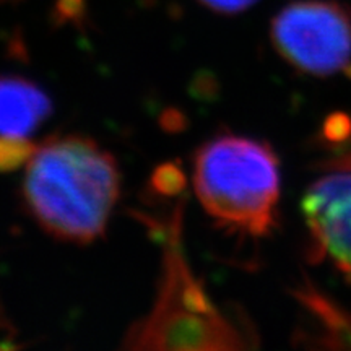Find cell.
Returning <instances> with one entry per match:
<instances>
[{"instance_id":"obj_1","label":"cell","mask_w":351,"mask_h":351,"mask_svg":"<svg viewBox=\"0 0 351 351\" xmlns=\"http://www.w3.org/2000/svg\"><path fill=\"white\" fill-rule=\"evenodd\" d=\"M121 194L116 158L85 135H56L25 166V207L52 238L90 244L106 231Z\"/></svg>"},{"instance_id":"obj_2","label":"cell","mask_w":351,"mask_h":351,"mask_svg":"<svg viewBox=\"0 0 351 351\" xmlns=\"http://www.w3.org/2000/svg\"><path fill=\"white\" fill-rule=\"evenodd\" d=\"M184 208L179 200L158 226L163 236V262L155 304L129 327L122 348L127 350H243L245 337L210 300L195 278L184 249Z\"/></svg>"},{"instance_id":"obj_3","label":"cell","mask_w":351,"mask_h":351,"mask_svg":"<svg viewBox=\"0 0 351 351\" xmlns=\"http://www.w3.org/2000/svg\"><path fill=\"white\" fill-rule=\"evenodd\" d=\"M194 189L208 217L234 234L258 239L276 226L280 161L269 143L234 134L210 138L194 156Z\"/></svg>"},{"instance_id":"obj_4","label":"cell","mask_w":351,"mask_h":351,"mask_svg":"<svg viewBox=\"0 0 351 351\" xmlns=\"http://www.w3.org/2000/svg\"><path fill=\"white\" fill-rule=\"evenodd\" d=\"M271 44L306 75L330 77L351 69V10L333 0H296L271 20Z\"/></svg>"},{"instance_id":"obj_5","label":"cell","mask_w":351,"mask_h":351,"mask_svg":"<svg viewBox=\"0 0 351 351\" xmlns=\"http://www.w3.org/2000/svg\"><path fill=\"white\" fill-rule=\"evenodd\" d=\"M301 210L313 261L328 258L351 280V150L320 161Z\"/></svg>"},{"instance_id":"obj_6","label":"cell","mask_w":351,"mask_h":351,"mask_svg":"<svg viewBox=\"0 0 351 351\" xmlns=\"http://www.w3.org/2000/svg\"><path fill=\"white\" fill-rule=\"evenodd\" d=\"M51 114L52 101L38 83L0 75V135L29 137Z\"/></svg>"},{"instance_id":"obj_7","label":"cell","mask_w":351,"mask_h":351,"mask_svg":"<svg viewBox=\"0 0 351 351\" xmlns=\"http://www.w3.org/2000/svg\"><path fill=\"white\" fill-rule=\"evenodd\" d=\"M291 295L319 326L320 333L314 340H309V346L351 348V314L348 311L330 300L306 275L291 289Z\"/></svg>"},{"instance_id":"obj_8","label":"cell","mask_w":351,"mask_h":351,"mask_svg":"<svg viewBox=\"0 0 351 351\" xmlns=\"http://www.w3.org/2000/svg\"><path fill=\"white\" fill-rule=\"evenodd\" d=\"M38 145L28 137H8L0 135V173H12L25 168L36 152Z\"/></svg>"},{"instance_id":"obj_9","label":"cell","mask_w":351,"mask_h":351,"mask_svg":"<svg viewBox=\"0 0 351 351\" xmlns=\"http://www.w3.org/2000/svg\"><path fill=\"white\" fill-rule=\"evenodd\" d=\"M152 187L160 195H181L186 187V176L176 163H165L153 171Z\"/></svg>"},{"instance_id":"obj_10","label":"cell","mask_w":351,"mask_h":351,"mask_svg":"<svg viewBox=\"0 0 351 351\" xmlns=\"http://www.w3.org/2000/svg\"><path fill=\"white\" fill-rule=\"evenodd\" d=\"M351 137V119L345 114L330 116L324 124V138L330 143H346Z\"/></svg>"},{"instance_id":"obj_11","label":"cell","mask_w":351,"mask_h":351,"mask_svg":"<svg viewBox=\"0 0 351 351\" xmlns=\"http://www.w3.org/2000/svg\"><path fill=\"white\" fill-rule=\"evenodd\" d=\"M199 2L215 13L234 15V13H241L251 8L257 0H199Z\"/></svg>"}]
</instances>
